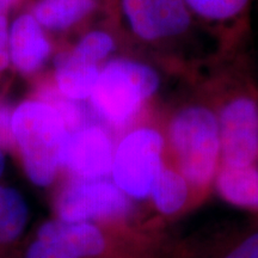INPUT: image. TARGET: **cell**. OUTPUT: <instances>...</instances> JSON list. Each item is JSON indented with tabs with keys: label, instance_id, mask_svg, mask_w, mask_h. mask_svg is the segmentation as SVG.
Returning <instances> with one entry per match:
<instances>
[{
	"label": "cell",
	"instance_id": "obj_1",
	"mask_svg": "<svg viewBox=\"0 0 258 258\" xmlns=\"http://www.w3.org/2000/svg\"><path fill=\"white\" fill-rule=\"evenodd\" d=\"M167 135L179 172L190 185L207 186L221 159L217 112L196 103L182 106L171 118Z\"/></svg>",
	"mask_w": 258,
	"mask_h": 258
},
{
	"label": "cell",
	"instance_id": "obj_2",
	"mask_svg": "<svg viewBox=\"0 0 258 258\" xmlns=\"http://www.w3.org/2000/svg\"><path fill=\"white\" fill-rule=\"evenodd\" d=\"M12 129L29 179L37 186L50 185L62 166L69 137L60 116L44 102H24L14 112Z\"/></svg>",
	"mask_w": 258,
	"mask_h": 258
},
{
	"label": "cell",
	"instance_id": "obj_3",
	"mask_svg": "<svg viewBox=\"0 0 258 258\" xmlns=\"http://www.w3.org/2000/svg\"><path fill=\"white\" fill-rule=\"evenodd\" d=\"M159 84V76L148 64L116 59L101 70L90 101L103 121L122 128L133 121Z\"/></svg>",
	"mask_w": 258,
	"mask_h": 258
},
{
	"label": "cell",
	"instance_id": "obj_4",
	"mask_svg": "<svg viewBox=\"0 0 258 258\" xmlns=\"http://www.w3.org/2000/svg\"><path fill=\"white\" fill-rule=\"evenodd\" d=\"M164 138L157 129L129 132L115 148L112 182L129 199H146L163 169Z\"/></svg>",
	"mask_w": 258,
	"mask_h": 258
},
{
	"label": "cell",
	"instance_id": "obj_5",
	"mask_svg": "<svg viewBox=\"0 0 258 258\" xmlns=\"http://www.w3.org/2000/svg\"><path fill=\"white\" fill-rule=\"evenodd\" d=\"M106 250L108 238L96 222L54 219L22 243L18 258H101Z\"/></svg>",
	"mask_w": 258,
	"mask_h": 258
},
{
	"label": "cell",
	"instance_id": "obj_6",
	"mask_svg": "<svg viewBox=\"0 0 258 258\" xmlns=\"http://www.w3.org/2000/svg\"><path fill=\"white\" fill-rule=\"evenodd\" d=\"M131 207L129 198L114 182L76 178L57 195L55 213L66 222H95L123 218Z\"/></svg>",
	"mask_w": 258,
	"mask_h": 258
},
{
	"label": "cell",
	"instance_id": "obj_7",
	"mask_svg": "<svg viewBox=\"0 0 258 258\" xmlns=\"http://www.w3.org/2000/svg\"><path fill=\"white\" fill-rule=\"evenodd\" d=\"M217 116L221 165H253L258 157L257 99L249 93H238L222 103Z\"/></svg>",
	"mask_w": 258,
	"mask_h": 258
},
{
	"label": "cell",
	"instance_id": "obj_8",
	"mask_svg": "<svg viewBox=\"0 0 258 258\" xmlns=\"http://www.w3.org/2000/svg\"><path fill=\"white\" fill-rule=\"evenodd\" d=\"M114 153V143L108 132L99 124L89 123L69 133L61 165L76 178H105L111 175Z\"/></svg>",
	"mask_w": 258,
	"mask_h": 258
},
{
	"label": "cell",
	"instance_id": "obj_9",
	"mask_svg": "<svg viewBox=\"0 0 258 258\" xmlns=\"http://www.w3.org/2000/svg\"><path fill=\"white\" fill-rule=\"evenodd\" d=\"M10 59L19 72L32 73L47 60L50 44L32 15H22L9 32Z\"/></svg>",
	"mask_w": 258,
	"mask_h": 258
},
{
	"label": "cell",
	"instance_id": "obj_10",
	"mask_svg": "<svg viewBox=\"0 0 258 258\" xmlns=\"http://www.w3.org/2000/svg\"><path fill=\"white\" fill-rule=\"evenodd\" d=\"M99 73L98 64L76 49L60 54L55 61L57 90L74 101L90 98Z\"/></svg>",
	"mask_w": 258,
	"mask_h": 258
},
{
	"label": "cell",
	"instance_id": "obj_11",
	"mask_svg": "<svg viewBox=\"0 0 258 258\" xmlns=\"http://www.w3.org/2000/svg\"><path fill=\"white\" fill-rule=\"evenodd\" d=\"M30 212L24 196L17 189L0 185V258L14 254L22 245Z\"/></svg>",
	"mask_w": 258,
	"mask_h": 258
},
{
	"label": "cell",
	"instance_id": "obj_12",
	"mask_svg": "<svg viewBox=\"0 0 258 258\" xmlns=\"http://www.w3.org/2000/svg\"><path fill=\"white\" fill-rule=\"evenodd\" d=\"M215 186L231 205L258 209V169L253 165H221L215 175Z\"/></svg>",
	"mask_w": 258,
	"mask_h": 258
},
{
	"label": "cell",
	"instance_id": "obj_13",
	"mask_svg": "<svg viewBox=\"0 0 258 258\" xmlns=\"http://www.w3.org/2000/svg\"><path fill=\"white\" fill-rule=\"evenodd\" d=\"M96 8V0H40L32 16L42 27L62 30L78 23Z\"/></svg>",
	"mask_w": 258,
	"mask_h": 258
},
{
	"label": "cell",
	"instance_id": "obj_14",
	"mask_svg": "<svg viewBox=\"0 0 258 258\" xmlns=\"http://www.w3.org/2000/svg\"><path fill=\"white\" fill-rule=\"evenodd\" d=\"M189 185L178 170L163 166L151 191L156 208L164 215L178 213L189 199Z\"/></svg>",
	"mask_w": 258,
	"mask_h": 258
},
{
	"label": "cell",
	"instance_id": "obj_15",
	"mask_svg": "<svg viewBox=\"0 0 258 258\" xmlns=\"http://www.w3.org/2000/svg\"><path fill=\"white\" fill-rule=\"evenodd\" d=\"M194 17L211 24L235 23L249 14L252 0H185Z\"/></svg>",
	"mask_w": 258,
	"mask_h": 258
},
{
	"label": "cell",
	"instance_id": "obj_16",
	"mask_svg": "<svg viewBox=\"0 0 258 258\" xmlns=\"http://www.w3.org/2000/svg\"><path fill=\"white\" fill-rule=\"evenodd\" d=\"M154 18L160 37H177L192 24L194 15L185 0H153Z\"/></svg>",
	"mask_w": 258,
	"mask_h": 258
},
{
	"label": "cell",
	"instance_id": "obj_17",
	"mask_svg": "<svg viewBox=\"0 0 258 258\" xmlns=\"http://www.w3.org/2000/svg\"><path fill=\"white\" fill-rule=\"evenodd\" d=\"M122 10L132 30L145 41L160 38L156 18L153 0H121Z\"/></svg>",
	"mask_w": 258,
	"mask_h": 258
},
{
	"label": "cell",
	"instance_id": "obj_18",
	"mask_svg": "<svg viewBox=\"0 0 258 258\" xmlns=\"http://www.w3.org/2000/svg\"><path fill=\"white\" fill-rule=\"evenodd\" d=\"M41 102H44L60 116V118L66 125L67 132L72 133L77 129L89 124L86 121V112L84 111V108L74 99L69 98L61 93L59 90H55L49 86H46L41 90L40 92Z\"/></svg>",
	"mask_w": 258,
	"mask_h": 258
},
{
	"label": "cell",
	"instance_id": "obj_19",
	"mask_svg": "<svg viewBox=\"0 0 258 258\" xmlns=\"http://www.w3.org/2000/svg\"><path fill=\"white\" fill-rule=\"evenodd\" d=\"M114 38L108 32L92 31L89 32L86 36H84L74 49L98 64L105 57L109 56V54L114 50Z\"/></svg>",
	"mask_w": 258,
	"mask_h": 258
},
{
	"label": "cell",
	"instance_id": "obj_20",
	"mask_svg": "<svg viewBox=\"0 0 258 258\" xmlns=\"http://www.w3.org/2000/svg\"><path fill=\"white\" fill-rule=\"evenodd\" d=\"M12 112L10 105L0 101V147L9 148L15 143L14 129H12Z\"/></svg>",
	"mask_w": 258,
	"mask_h": 258
},
{
	"label": "cell",
	"instance_id": "obj_21",
	"mask_svg": "<svg viewBox=\"0 0 258 258\" xmlns=\"http://www.w3.org/2000/svg\"><path fill=\"white\" fill-rule=\"evenodd\" d=\"M224 258H258V232L244 239Z\"/></svg>",
	"mask_w": 258,
	"mask_h": 258
},
{
	"label": "cell",
	"instance_id": "obj_22",
	"mask_svg": "<svg viewBox=\"0 0 258 258\" xmlns=\"http://www.w3.org/2000/svg\"><path fill=\"white\" fill-rule=\"evenodd\" d=\"M10 61L9 35H0V71L8 67Z\"/></svg>",
	"mask_w": 258,
	"mask_h": 258
},
{
	"label": "cell",
	"instance_id": "obj_23",
	"mask_svg": "<svg viewBox=\"0 0 258 258\" xmlns=\"http://www.w3.org/2000/svg\"><path fill=\"white\" fill-rule=\"evenodd\" d=\"M21 3V0H0V11H3L4 14L15 8L16 5H18Z\"/></svg>",
	"mask_w": 258,
	"mask_h": 258
},
{
	"label": "cell",
	"instance_id": "obj_24",
	"mask_svg": "<svg viewBox=\"0 0 258 258\" xmlns=\"http://www.w3.org/2000/svg\"><path fill=\"white\" fill-rule=\"evenodd\" d=\"M6 14L0 11V35H9L8 21H6Z\"/></svg>",
	"mask_w": 258,
	"mask_h": 258
},
{
	"label": "cell",
	"instance_id": "obj_25",
	"mask_svg": "<svg viewBox=\"0 0 258 258\" xmlns=\"http://www.w3.org/2000/svg\"><path fill=\"white\" fill-rule=\"evenodd\" d=\"M5 170V156H4V151L3 148L0 147V177H2L3 173H4Z\"/></svg>",
	"mask_w": 258,
	"mask_h": 258
}]
</instances>
